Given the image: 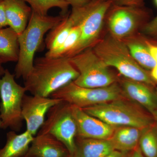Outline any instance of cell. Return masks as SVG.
Returning a JSON list of instances; mask_svg holds the SVG:
<instances>
[{
    "label": "cell",
    "instance_id": "27",
    "mask_svg": "<svg viewBox=\"0 0 157 157\" xmlns=\"http://www.w3.org/2000/svg\"><path fill=\"white\" fill-rule=\"evenodd\" d=\"M145 42L151 56L157 63V42L145 39Z\"/></svg>",
    "mask_w": 157,
    "mask_h": 157
},
{
    "label": "cell",
    "instance_id": "37",
    "mask_svg": "<svg viewBox=\"0 0 157 157\" xmlns=\"http://www.w3.org/2000/svg\"><path fill=\"white\" fill-rule=\"evenodd\" d=\"M155 92L156 93V94L157 95V86H156L155 87Z\"/></svg>",
    "mask_w": 157,
    "mask_h": 157
},
{
    "label": "cell",
    "instance_id": "2",
    "mask_svg": "<svg viewBox=\"0 0 157 157\" xmlns=\"http://www.w3.org/2000/svg\"><path fill=\"white\" fill-rule=\"evenodd\" d=\"M92 48L107 67L115 68L126 78L156 86L149 71L137 63L122 40L109 34L99 39Z\"/></svg>",
    "mask_w": 157,
    "mask_h": 157
},
{
    "label": "cell",
    "instance_id": "22",
    "mask_svg": "<svg viewBox=\"0 0 157 157\" xmlns=\"http://www.w3.org/2000/svg\"><path fill=\"white\" fill-rule=\"evenodd\" d=\"M138 147L145 157H157V128L155 124L143 129Z\"/></svg>",
    "mask_w": 157,
    "mask_h": 157
},
{
    "label": "cell",
    "instance_id": "41",
    "mask_svg": "<svg viewBox=\"0 0 157 157\" xmlns=\"http://www.w3.org/2000/svg\"><path fill=\"white\" fill-rule=\"evenodd\" d=\"M3 1V0H0V1Z\"/></svg>",
    "mask_w": 157,
    "mask_h": 157
},
{
    "label": "cell",
    "instance_id": "24",
    "mask_svg": "<svg viewBox=\"0 0 157 157\" xmlns=\"http://www.w3.org/2000/svg\"><path fill=\"white\" fill-rule=\"evenodd\" d=\"M28 3L32 10L37 14L47 15L48 11L53 8H59L61 10V13H67L70 5L66 0H22Z\"/></svg>",
    "mask_w": 157,
    "mask_h": 157
},
{
    "label": "cell",
    "instance_id": "36",
    "mask_svg": "<svg viewBox=\"0 0 157 157\" xmlns=\"http://www.w3.org/2000/svg\"><path fill=\"white\" fill-rule=\"evenodd\" d=\"M156 6H157V0H154Z\"/></svg>",
    "mask_w": 157,
    "mask_h": 157
},
{
    "label": "cell",
    "instance_id": "23",
    "mask_svg": "<svg viewBox=\"0 0 157 157\" xmlns=\"http://www.w3.org/2000/svg\"><path fill=\"white\" fill-rule=\"evenodd\" d=\"M80 35V28L78 25H75L63 44L54 50L48 51L45 54V56L51 58H67L70 52L77 45Z\"/></svg>",
    "mask_w": 157,
    "mask_h": 157
},
{
    "label": "cell",
    "instance_id": "14",
    "mask_svg": "<svg viewBox=\"0 0 157 157\" xmlns=\"http://www.w3.org/2000/svg\"><path fill=\"white\" fill-rule=\"evenodd\" d=\"M27 153L33 157H67L70 154L64 144L48 134L37 133Z\"/></svg>",
    "mask_w": 157,
    "mask_h": 157
},
{
    "label": "cell",
    "instance_id": "6",
    "mask_svg": "<svg viewBox=\"0 0 157 157\" xmlns=\"http://www.w3.org/2000/svg\"><path fill=\"white\" fill-rule=\"evenodd\" d=\"M27 90L25 86L18 84L15 75L8 69L0 78V119L1 128H9L18 132L24 120L22 115L23 99Z\"/></svg>",
    "mask_w": 157,
    "mask_h": 157
},
{
    "label": "cell",
    "instance_id": "8",
    "mask_svg": "<svg viewBox=\"0 0 157 157\" xmlns=\"http://www.w3.org/2000/svg\"><path fill=\"white\" fill-rule=\"evenodd\" d=\"M123 96L121 88L117 82L106 87L91 88L79 86L73 81L50 96L83 109L121 99Z\"/></svg>",
    "mask_w": 157,
    "mask_h": 157
},
{
    "label": "cell",
    "instance_id": "29",
    "mask_svg": "<svg viewBox=\"0 0 157 157\" xmlns=\"http://www.w3.org/2000/svg\"><path fill=\"white\" fill-rule=\"evenodd\" d=\"M72 8H79L86 6L90 1V0H66Z\"/></svg>",
    "mask_w": 157,
    "mask_h": 157
},
{
    "label": "cell",
    "instance_id": "1",
    "mask_svg": "<svg viewBox=\"0 0 157 157\" xmlns=\"http://www.w3.org/2000/svg\"><path fill=\"white\" fill-rule=\"evenodd\" d=\"M78 71L66 57L37 58L25 79L24 86L32 95L49 97L60 88L74 81Z\"/></svg>",
    "mask_w": 157,
    "mask_h": 157
},
{
    "label": "cell",
    "instance_id": "15",
    "mask_svg": "<svg viewBox=\"0 0 157 157\" xmlns=\"http://www.w3.org/2000/svg\"><path fill=\"white\" fill-rule=\"evenodd\" d=\"M8 26L17 35L24 31L32 14V8L22 0H4Z\"/></svg>",
    "mask_w": 157,
    "mask_h": 157
},
{
    "label": "cell",
    "instance_id": "25",
    "mask_svg": "<svg viewBox=\"0 0 157 157\" xmlns=\"http://www.w3.org/2000/svg\"><path fill=\"white\" fill-rule=\"evenodd\" d=\"M144 35L151 37H157V15L145 24L141 29Z\"/></svg>",
    "mask_w": 157,
    "mask_h": 157
},
{
    "label": "cell",
    "instance_id": "13",
    "mask_svg": "<svg viewBox=\"0 0 157 157\" xmlns=\"http://www.w3.org/2000/svg\"><path fill=\"white\" fill-rule=\"evenodd\" d=\"M121 88L124 96L150 113L157 109V95L153 87L125 78L122 80Z\"/></svg>",
    "mask_w": 157,
    "mask_h": 157
},
{
    "label": "cell",
    "instance_id": "39",
    "mask_svg": "<svg viewBox=\"0 0 157 157\" xmlns=\"http://www.w3.org/2000/svg\"><path fill=\"white\" fill-rule=\"evenodd\" d=\"M90 1H101V0H90Z\"/></svg>",
    "mask_w": 157,
    "mask_h": 157
},
{
    "label": "cell",
    "instance_id": "28",
    "mask_svg": "<svg viewBox=\"0 0 157 157\" xmlns=\"http://www.w3.org/2000/svg\"><path fill=\"white\" fill-rule=\"evenodd\" d=\"M8 26L3 0L0 1V29L4 28Z\"/></svg>",
    "mask_w": 157,
    "mask_h": 157
},
{
    "label": "cell",
    "instance_id": "20",
    "mask_svg": "<svg viewBox=\"0 0 157 157\" xmlns=\"http://www.w3.org/2000/svg\"><path fill=\"white\" fill-rule=\"evenodd\" d=\"M19 52L17 33L9 26L0 29V57L5 63L17 62Z\"/></svg>",
    "mask_w": 157,
    "mask_h": 157
},
{
    "label": "cell",
    "instance_id": "38",
    "mask_svg": "<svg viewBox=\"0 0 157 157\" xmlns=\"http://www.w3.org/2000/svg\"><path fill=\"white\" fill-rule=\"evenodd\" d=\"M2 127V121H1V119H0V128H1Z\"/></svg>",
    "mask_w": 157,
    "mask_h": 157
},
{
    "label": "cell",
    "instance_id": "30",
    "mask_svg": "<svg viewBox=\"0 0 157 157\" xmlns=\"http://www.w3.org/2000/svg\"><path fill=\"white\" fill-rule=\"evenodd\" d=\"M128 154L114 150L104 157H127Z\"/></svg>",
    "mask_w": 157,
    "mask_h": 157
},
{
    "label": "cell",
    "instance_id": "10",
    "mask_svg": "<svg viewBox=\"0 0 157 157\" xmlns=\"http://www.w3.org/2000/svg\"><path fill=\"white\" fill-rule=\"evenodd\" d=\"M106 17L109 34L123 40L137 35L138 30L148 22L149 14L142 6H119L113 3Z\"/></svg>",
    "mask_w": 157,
    "mask_h": 157
},
{
    "label": "cell",
    "instance_id": "18",
    "mask_svg": "<svg viewBox=\"0 0 157 157\" xmlns=\"http://www.w3.org/2000/svg\"><path fill=\"white\" fill-rule=\"evenodd\" d=\"M142 130L134 127H117L109 140L115 150L129 153L138 146Z\"/></svg>",
    "mask_w": 157,
    "mask_h": 157
},
{
    "label": "cell",
    "instance_id": "9",
    "mask_svg": "<svg viewBox=\"0 0 157 157\" xmlns=\"http://www.w3.org/2000/svg\"><path fill=\"white\" fill-rule=\"evenodd\" d=\"M71 104L62 101L48 110L45 122L37 133L48 134L56 137L72 155L76 148L77 127Z\"/></svg>",
    "mask_w": 157,
    "mask_h": 157
},
{
    "label": "cell",
    "instance_id": "34",
    "mask_svg": "<svg viewBox=\"0 0 157 157\" xmlns=\"http://www.w3.org/2000/svg\"><path fill=\"white\" fill-rule=\"evenodd\" d=\"M151 114L154 120L155 125L157 128V109L152 112Z\"/></svg>",
    "mask_w": 157,
    "mask_h": 157
},
{
    "label": "cell",
    "instance_id": "4",
    "mask_svg": "<svg viewBox=\"0 0 157 157\" xmlns=\"http://www.w3.org/2000/svg\"><path fill=\"white\" fill-rule=\"evenodd\" d=\"M137 104L122 99L83 108L88 114L116 127L131 126L144 129L154 124L151 113Z\"/></svg>",
    "mask_w": 157,
    "mask_h": 157
},
{
    "label": "cell",
    "instance_id": "3",
    "mask_svg": "<svg viewBox=\"0 0 157 157\" xmlns=\"http://www.w3.org/2000/svg\"><path fill=\"white\" fill-rule=\"evenodd\" d=\"M67 14L48 16L32 11L26 28L18 35L19 56L14 69L15 77L24 80L27 77L33 67L35 54L45 34L60 22Z\"/></svg>",
    "mask_w": 157,
    "mask_h": 157
},
{
    "label": "cell",
    "instance_id": "5",
    "mask_svg": "<svg viewBox=\"0 0 157 157\" xmlns=\"http://www.w3.org/2000/svg\"><path fill=\"white\" fill-rule=\"evenodd\" d=\"M113 3V0L90 1L82 7L72 8L70 15L75 25L80 28L81 35L77 45L67 58L92 48L97 43L107 11Z\"/></svg>",
    "mask_w": 157,
    "mask_h": 157
},
{
    "label": "cell",
    "instance_id": "32",
    "mask_svg": "<svg viewBox=\"0 0 157 157\" xmlns=\"http://www.w3.org/2000/svg\"><path fill=\"white\" fill-rule=\"evenodd\" d=\"M151 77L154 81L155 82L156 84L157 83V64L151 69L150 71H149Z\"/></svg>",
    "mask_w": 157,
    "mask_h": 157
},
{
    "label": "cell",
    "instance_id": "7",
    "mask_svg": "<svg viewBox=\"0 0 157 157\" xmlns=\"http://www.w3.org/2000/svg\"><path fill=\"white\" fill-rule=\"evenodd\" d=\"M68 59L79 73L78 77L73 81L79 86L91 88H101L116 82L115 75L92 48Z\"/></svg>",
    "mask_w": 157,
    "mask_h": 157
},
{
    "label": "cell",
    "instance_id": "16",
    "mask_svg": "<svg viewBox=\"0 0 157 157\" xmlns=\"http://www.w3.org/2000/svg\"><path fill=\"white\" fill-rule=\"evenodd\" d=\"M34 137L26 130L17 134L14 131L6 135L5 146L0 149V157H21L26 154Z\"/></svg>",
    "mask_w": 157,
    "mask_h": 157
},
{
    "label": "cell",
    "instance_id": "17",
    "mask_svg": "<svg viewBox=\"0 0 157 157\" xmlns=\"http://www.w3.org/2000/svg\"><path fill=\"white\" fill-rule=\"evenodd\" d=\"M114 150L108 140L76 137V148L72 157H104Z\"/></svg>",
    "mask_w": 157,
    "mask_h": 157
},
{
    "label": "cell",
    "instance_id": "35",
    "mask_svg": "<svg viewBox=\"0 0 157 157\" xmlns=\"http://www.w3.org/2000/svg\"><path fill=\"white\" fill-rule=\"evenodd\" d=\"M21 157H33L32 156H31L30 155H29L28 154H26L25 155Z\"/></svg>",
    "mask_w": 157,
    "mask_h": 157
},
{
    "label": "cell",
    "instance_id": "26",
    "mask_svg": "<svg viewBox=\"0 0 157 157\" xmlns=\"http://www.w3.org/2000/svg\"><path fill=\"white\" fill-rule=\"evenodd\" d=\"M113 4L119 6H143L144 0H113Z\"/></svg>",
    "mask_w": 157,
    "mask_h": 157
},
{
    "label": "cell",
    "instance_id": "31",
    "mask_svg": "<svg viewBox=\"0 0 157 157\" xmlns=\"http://www.w3.org/2000/svg\"><path fill=\"white\" fill-rule=\"evenodd\" d=\"M127 157H145L144 155L139 147L137 146L135 149L130 152V154H128Z\"/></svg>",
    "mask_w": 157,
    "mask_h": 157
},
{
    "label": "cell",
    "instance_id": "12",
    "mask_svg": "<svg viewBox=\"0 0 157 157\" xmlns=\"http://www.w3.org/2000/svg\"><path fill=\"white\" fill-rule=\"evenodd\" d=\"M71 109L77 125L76 137L108 140L112 136L116 127L89 115L80 107L71 105Z\"/></svg>",
    "mask_w": 157,
    "mask_h": 157
},
{
    "label": "cell",
    "instance_id": "11",
    "mask_svg": "<svg viewBox=\"0 0 157 157\" xmlns=\"http://www.w3.org/2000/svg\"><path fill=\"white\" fill-rule=\"evenodd\" d=\"M62 100L49 97L25 95L22 103V115L26 131L35 136L45 122L48 110Z\"/></svg>",
    "mask_w": 157,
    "mask_h": 157
},
{
    "label": "cell",
    "instance_id": "33",
    "mask_svg": "<svg viewBox=\"0 0 157 157\" xmlns=\"http://www.w3.org/2000/svg\"><path fill=\"white\" fill-rule=\"evenodd\" d=\"M6 63L4 60L0 57V78L2 77L5 73L6 69H5L3 67V64Z\"/></svg>",
    "mask_w": 157,
    "mask_h": 157
},
{
    "label": "cell",
    "instance_id": "21",
    "mask_svg": "<svg viewBox=\"0 0 157 157\" xmlns=\"http://www.w3.org/2000/svg\"><path fill=\"white\" fill-rule=\"evenodd\" d=\"M75 25L70 14H67L59 23L49 31L45 39L48 51L54 50L63 44Z\"/></svg>",
    "mask_w": 157,
    "mask_h": 157
},
{
    "label": "cell",
    "instance_id": "40",
    "mask_svg": "<svg viewBox=\"0 0 157 157\" xmlns=\"http://www.w3.org/2000/svg\"><path fill=\"white\" fill-rule=\"evenodd\" d=\"M67 157H72V155H70L68 156Z\"/></svg>",
    "mask_w": 157,
    "mask_h": 157
},
{
    "label": "cell",
    "instance_id": "19",
    "mask_svg": "<svg viewBox=\"0 0 157 157\" xmlns=\"http://www.w3.org/2000/svg\"><path fill=\"white\" fill-rule=\"evenodd\" d=\"M122 40L128 46L132 57L144 69L149 71L157 64L150 52L145 38L136 35Z\"/></svg>",
    "mask_w": 157,
    "mask_h": 157
}]
</instances>
